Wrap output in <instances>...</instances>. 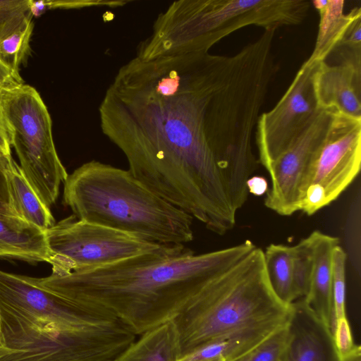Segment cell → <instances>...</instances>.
Listing matches in <instances>:
<instances>
[{
  "label": "cell",
  "mask_w": 361,
  "mask_h": 361,
  "mask_svg": "<svg viewBox=\"0 0 361 361\" xmlns=\"http://www.w3.org/2000/svg\"><path fill=\"white\" fill-rule=\"evenodd\" d=\"M34 23L30 21L25 27L8 36L0 42V59L16 74L28 57L30 52V42Z\"/></svg>",
  "instance_id": "603a6c76"
},
{
  "label": "cell",
  "mask_w": 361,
  "mask_h": 361,
  "mask_svg": "<svg viewBox=\"0 0 361 361\" xmlns=\"http://www.w3.org/2000/svg\"><path fill=\"white\" fill-rule=\"evenodd\" d=\"M263 252L266 271L271 288L283 304L290 306L295 301L292 246L272 243Z\"/></svg>",
  "instance_id": "44dd1931"
},
{
  "label": "cell",
  "mask_w": 361,
  "mask_h": 361,
  "mask_svg": "<svg viewBox=\"0 0 361 361\" xmlns=\"http://www.w3.org/2000/svg\"><path fill=\"white\" fill-rule=\"evenodd\" d=\"M0 257L49 263L44 231L20 218L0 214Z\"/></svg>",
  "instance_id": "e0dca14e"
},
{
  "label": "cell",
  "mask_w": 361,
  "mask_h": 361,
  "mask_svg": "<svg viewBox=\"0 0 361 361\" xmlns=\"http://www.w3.org/2000/svg\"><path fill=\"white\" fill-rule=\"evenodd\" d=\"M286 341V322L257 346L234 361H280Z\"/></svg>",
  "instance_id": "4316f807"
},
{
  "label": "cell",
  "mask_w": 361,
  "mask_h": 361,
  "mask_svg": "<svg viewBox=\"0 0 361 361\" xmlns=\"http://www.w3.org/2000/svg\"><path fill=\"white\" fill-rule=\"evenodd\" d=\"M44 233L49 264L56 276L111 264L166 245L80 220L73 214L55 223Z\"/></svg>",
  "instance_id": "ba28073f"
},
{
  "label": "cell",
  "mask_w": 361,
  "mask_h": 361,
  "mask_svg": "<svg viewBox=\"0 0 361 361\" xmlns=\"http://www.w3.org/2000/svg\"><path fill=\"white\" fill-rule=\"evenodd\" d=\"M123 322L74 326L16 315L0 308V361H114L135 341Z\"/></svg>",
  "instance_id": "8992f818"
},
{
  "label": "cell",
  "mask_w": 361,
  "mask_h": 361,
  "mask_svg": "<svg viewBox=\"0 0 361 361\" xmlns=\"http://www.w3.org/2000/svg\"><path fill=\"white\" fill-rule=\"evenodd\" d=\"M343 0H314L312 6L319 14V24L315 45L310 61L319 63L326 61L342 39L349 24L360 7H355L344 14Z\"/></svg>",
  "instance_id": "ac0fdd59"
},
{
  "label": "cell",
  "mask_w": 361,
  "mask_h": 361,
  "mask_svg": "<svg viewBox=\"0 0 361 361\" xmlns=\"http://www.w3.org/2000/svg\"><path fill=\"white\" fill-rule=\"evenodd\" d=\"M333 52L338 57L339 63L349 64L361 69V8L355 14Z\"/></svg>",
  "instance_id": "484cf974"
},
{
  "label": "cell",
  "mask_w": 361,
  "mask_h": 361,
  "mask_svg": "<svg viewBox=\"0 0 361 361\" xmlns=\"http://www.w3.org/2000/svg\"><path fill=\"white\" fill-rule=\"evenodd\" d=\"M277 69L260 39L232 56H135L105 92L101 129L141 183L225 234L249 195L254 128Z\"/></svg>",
  "instance_id": "6da1fadb"
},
{
  "label": "cell",
  "mask_w": 361,
  "mask_h": 361,
  "mask_svg": "<svg viewBox=\"0 0 361 361\" xmlns=\"http://www.w3.org/2000/svg\"><path fill=\"white\" fill-rule=\"evenodd\" d=\"M331 117V111L320 109L301 136L265 168L271 180L264 198L268 209L281 216L299 211L302 189Z\"/></svg>",
  "instance_id": "7c38bea8"
},
{
  "label": "cell",
  "mask_w": 361,
  "mask_h": 361,
  "mask_svg": "<svg viewBox=\"0 0 361 361\" xmlns=\"http://www.w3.org/2000/svg\"><path fill=\"white\" fill-rule=\"evenodd\" d=\"M98 2L90 1H47L49 9L52 8H70L91 6Z\"/></svg>",
  "instance_id": "1f68e13d"
},
{
  "label": "cell",
  "mask_w": 361,
  "mask_h": 361,
  "mask_svg": "<svg viewBox=\"0 0 361 361\" xmlns=\"http://www.w3.org/2000/svg\"><path fill=\"white\" fill-rule=\"evenodd\" d=\"M0 155L13 159L11 146L4 117L0 109Z\"/></svg>",
  "instance_id": "f546056e"
},
{
  "label": "cell",
  "mask_w": 361,
  "mask_h": 361,
  "mask_svg": "<svg viewBox=\"0 0 361 361\" xmlns=\"http://www.w3.org/2000/svg\"><path fill=\"white\" fill-rule=\"evenodd\" d=\"M0 109L23 175L50 208L68 173L58 156L45 104L34 87L22 83L0 91Z\"/></svg>",
  "instance_id": "52a82bcc"
},
{
  "label": "cell",
  "mask_w": 361,
  "mask_h": 361,
  "mask_svg": "<svg viewBox=\"0 0 361 361\" xmlns=\"http://www.w3.org/2000/svg\"><path fill=\"white\" fill-rule=\"evenodd\" d=\"M8 353V351L5 348L4 345L2 344L1 340H0V358H1L3 356L7 355Z\"/></svg>",
  "instance_id": "e575fe53"
},
{
  "label": "cell",
  "mask_w": 361,
  "mask_h": 361,
  "mask_svg": "<svg viewBox=\"0 0 361 361\" xmlns=\"http://www.w3.org/2000/svg\"><path fill=\"white\" fill-rule=\"evenodd\" d=\"M313 89L319 109L361 118V70L320 62L314 73Z\"/></svg>",
  "instance_id": "5bb4252c"
},
{
  "label": "cell",
  "mask_w": 361,
  "mask_h": 361,
  "mask_svg": "<svg viewBox=\"0 0 361 361\" xmlns=\"http://www.w3.org/2000/svg\"><path fill=\"white\" fill-rule=\"evenodd\" d=\"M290 306L274 293L256 247L212 281L172 319L180 356L240 329L286 320Z\"/></svg>",
  "instance_id": "277c9868"
},
{
  "label": "cell",
  "mask_w": 361,
  "mask_h": 361,
  "mask_svg": "<svg viewBox=\"0 0 361 361\" xmlns=\"http://www.w3.org/2000/svg\"><path fill=\"white\" fill-rule=\"evenodd\" d=\"M341 361H361V349L359 345L348 354L341 357Z\"/></svg>",
  "instance_id": "836d02e7"
},
{
  "label": "cell",
  "mask_w": 361,
  "mask_h": 361,
  "mask_svg": "<svg viewBox=\"0 0 361 361\" xmlns=\"http://www.w3.org/2000/svg\"><path fill=\"white\" fill-rule=\"evenodd\" d=\"M250 240L195 254L184 245L63 276L35 278L42 287L110 314L136 335L171 321L212 281L250 253Z\"/></svg>",
  "instance_id": "7a4b0ae2"
},
{
  "label": "cell",
  "mask_w": 361,
  "mask_h": 361,
  "mask_svg": "<svg viewBox=\"0 0 361 361\" xmlns=\"http://www.w3.org/2000/svg\"><path fill=\"white\" fill-rule=\"evenodd\" d=\"M331 328L303 298L290 305L280 361H341Z\"/></svg>",
  "instance_id": "4fadbf2b"
},
{
  "label": "cell",
  "mask_w": 361,
  "mask_h": 361,
  "mask_svg": "<svg viewBox=\"0 0 361 361\" xmlns=\"http://www.w3.org/2000/svg\"><path fill=\"white\" fill-rule=\"evenodd\" d=\"M47 1H32L30 0V11L32 17L38 18L47 11Z\"/></svg>",
  "instance_id": "d6a6232c"
},
{
  "label": "cell",
  "mask_w": 361,
  "mask_h": 361,
  "mask_svg": "<svg viewBox=\"0 0 361 361\" xmlns=\"http://www.w3.org/2000/svg\"><path fill=\"white\" fill-rule=\"evenodd\" d=\"M361 164V118L333 112L301 192L300 210L312 215L336 200Z\"/></svg>",
  "instance_id": "9c48e42d"
},
{
  "label": "cell",
  "mask_w": 361,
  "mask_h": 361,
  "mask_svg": "<svg viewBox=\"0 0 361 361\" xmlns=\"http://www.w3.org/2000/svg\"><path fill=\"white\" fill-rule=\"evenodd\" d=\"M179 357L177 333L171 320L141 334L114 361H176Z\"/></svg>",
  "instance_id": "ffe728a7"
},
{
  "label": "cell",
  "mask_w": 361,
  "mask_h": 361,
  "mask_svg": "<svg viewBox=\"0 0 361 361\" xmlns=\"http://www.w3.org/2000/svg\"><path fill=\"white\" fill-rule=\"evenodd\" d=\"M6 179L11 206L17 216L42 231L56 223L50 208L32 189L14 159L7 169Z\"/></svg>",
  "instance_id": "d6986e66"
},
{
  "label": "cell",
  "mask_w": 361,
  "mask_h": 361,
  "mask_svg": "<svg viewBox=\"0 0 361 361\" xmlns=\"http://www.w3.org/2000/svg\"><path fill=\"white\" fill-rule=\"evenodd\" d=\"M313 234L312 268L308 291L303 299L331 330L334 319L332 260L339 239L319 231H313Z\"/></svg>",
  "instance_id": "9a60e30c"
},
{
  "label": "cell",
  "mask_w": 361,
  "mask_h": 361,
  "mask_svg": "<svg viewBox=\"0 0 361 361\" xmlns=\"http://www.w3.org/2000/svg\"><path fill=\"white\" fill-rule=\"evenodd\" d=\"M303 0H180L156 18L151 35L137 47V57L151 59L209 52L219 41L250 25L265 30L302 23Z\"/></svg>",
  "instance_id": "5b68a950"
},
{
  "label": "cell",
  "mask_w": 361,
  "mask_h": 361,
  "mask_svg": "<svg viewBox=\"0 0 361 361\" xmlns=\"http://www.w3.org/2000/svg\"><path fill=\"white\" fill-rule=\"evenodd\" d=\"M22 83L20 75L16 74L0 59V91Z\"/></svg>",
  "instance_id": "f1b7e54d"
},
{
  "label": "cell",
  "mask_w": 361,
  "mask_h": 361,
  "mask_svg": "<svg viewBox=\"0 0 361 361\" xmlns=\"http://www.w3.org/2000/svg\"><path fill=\"white\" fill-rule=\"evenodd\" d=\"M13 160L0 155V214L18 217L11 206L6 179V171Z\"/></svg>",
  "instance_id": "83f0119b"
},
{
  "label": "cell",
  "mask_w": 361,
  "mask_h": 361,
  "mask_svg": "<svg viewBox=\"0 0 361 361\" xmlns=\"http://www.w3.org/2000/svg\"><path fill=\"white\" fill-rule=\"evenodd\" d=\"M286 321H268L240 329L180 356L176 361H234L260 344Z\"/></svg>",
  "instance_id": "2e32d148"
},
{
  "label": "cell",
  "mask_w": 361,
  "mask_h": 361,
  "mask_svg": "<svg viewBox=\"0 0 361 361\" xmlns=\"http://www.w3.org/2000/svg\"><path fill=\"white\" fill-rule=\"evenodd\" d=\"M319 63L307 59L275 106L260 114L255 140L264 168L301 136L319 111L313 89Z\"/></svg>",
  "instance_id": "30bf717a"
},
{
  "label": "cell",
  "mask_w": 361,
  "mask_h": 361,
  "mask_svg": "<svg viewBox=\"0 0 361 361\" xmlns=\"http://www.w3.org/2000/svg\"><path fill=\"white\" fill-rule=\"evenodd\" d=\"M347 255L343 249L338 245L333 253V305L334 319L331 332L335 324L342 320L347 319L345 300V262Z\"/></svg>",
  "instance_id": "d4e9b609"
},
{
  "label": "cell",
  "mask_w": 361,
  "mask_h": 361,
  "mask_svg": "<svg viewBox=\"0 0 361 361\" xmlns=\"http://www.w3.org/2000/svg\"><path fill=\"white\" fill-rule=\"evenodd\" d=\"M0 308L16 315L74 326H91L118 318L71 302L39 286L35 277L0 270Z\"/></svg>",
  "instance_id": "8fae6325"
},
{
  "label": "cell",
  "mask_w": 361,
  "mask_h": 361,
  "mask_svg": "<svg viewBox=\"0 0 361 361\" xmlns=\"http://www.w3.org/2000/svg\"><path fill=\"white\" fill-rule=\"evenodd\" d=\"M313 232L292 246L293 281L295 300L307 293L312 268L314 251Z\"/></svg>",
  "instance_id": "7402d4cb"
},
{
  "label": "cell",
  "mask_w": 361,
  "mask_h": 361,
  "mask_svg": "<svg viewBox=\"0 0 361 361\" xmlns=\"http://www.w3.org/2000/svg\"><path fill=\"white\" fill-rule=\"evenodd\" d=\"M247 188L249 194L251 193L256 196H261L267 192L268 183L267 180L262 176H251L247 181Z\"/></svg>",
  "instance_id": "4dcf8cb0"
},
{
  "label": "cell",
  "mask_w": 361,
  "mask_h": 361,
  "mask_svg": "<svg viewBox=\"0 0 361 361\" xmlns=\"http://www.w3.org/2000/svg\"><path fill=\"white\" fill-rule=\"evenodd\" d=\"M30 0H0V42L32 20Z\"/></svg>",
  "instance_id": "cb8c5ba5"
},
{
  "label": "cell",
  "mask_w": 361,
  "mask_h": 361,
  "mask_svg": "<svg viewBox=\"0 0 361 361\" xmlns=\"http://www.w3.org/2000/svg\"><path fill=\"white\" fill-rule=\"evenodd\" d=\"M63 202L80 220L159 244L193 240L192 217L141 183L129 170L92 160L63 183Z\"/></svg>",
  "instance_id": "3957f363"
}]
</instances>
